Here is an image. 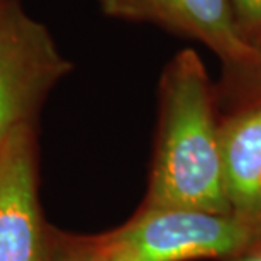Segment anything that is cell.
Wrapping results in <instances>:
<instances>
[{"label":"cell","instance_id":"obj_1","mask_svg":"<svg viewBox=\"0 0 261 261\" xmlns=\"http://www.w3.org/2000/svg\"><path fill=\"white\" fill-rule=\"evenodd\" d=\"M144 207L232 212L211 78L194 49L176 53L161 78L158 136Z\"/></svg>","mask_w":261,"mask_h":261},{"label":"cell","instance_id":"obj_2","mask_svg":"<svg viewBox=\"0 0 261 261\" xmlns=\"http://www.w3.org/2000/svg\"><path fill=\"white\" fill-rule=\"evenodd\" d=\"M102 239L112 261L224 258L261 246V217L143 205Z\"/></svg>","mask_w":261,"mask_h":261},{"label":"cell","instance_id":"obj_3","mask_svg":"<svg viewBox=\"0 0 261 261\" xmlns=\"http://www.w3.org/2000/svg\"><path fill=\"white\" fill-rule=\"evenodd\" d=\"M71 70L44 24L19 0L0 7V143L34 124L46 95Z\"/></svg>","mask_w":261,"mask_h":261},{"label":"cell","instance_id":"obj_4","mask_svg":"<svg viewBox=\"0 0 261 261\" xmlns=\"http://www.w3.org/2000/svg\"><path fill=\"white\" fill-rule=\"evenodd\" d=\"M58 234L39 202L34 124L12 130L0 143V261H56Z\"/></svg>","mask_w":261,"mask_h":261},{"label":"cell","instance_id":"obj_5","mask_svg":"<svg viewBox=\"0 0 261 261\" xmlns=\"http://www.w3.org/2000/svg\"><path fill=\"white\" fill-rule=\"evenodd\" d=\"M111 17L153 22L208 46L261 100V53L241 38L229 0H98Z\"/></svg>","mask_w":261,"mask_h":261},{"label":"cell","instance_id":"obj_6","mask_svg":"<svg viewBox=\"0 0 261 261\" xmlns=\"http://www.w3.org/2000/svg\"><path fill=\"white\" fill-rule=\"evenodd\" d=\"M219 151L232 212L261 217V100L219 124Z\"/></svg>","mask_w":261,"mask_h":261},{"label":"cell","instance_id":"obj_7","mask_svg":"<svg viewBox=\"0 0 261 261\" xmlns=\"http://www.w3.org/2000/svg\"><path fill=\"white\" fill-rule=\"evenodd\" d=\"M56 261H112L100 236H65L58 234Z\"/></svg>","mask_w":261,"mask_h":261},{"label":"cell","instance_id":"obj_8","mask_svg":"<svg viewBox=\"0 0 261 261\" xmlns=\"http://www.w3.org/2000/svg\"><path fill=\"white\" fill-rule=\"evenodd\" d=\"M241 38L261 53V0H229Z\"/></svg>","mask_w":261,"mask_h":261},{"label":"cell","instance_id":"obj_9","mask_svg":"<svg viewBox=\"0 0 261 261\" xmlns=\"http://www.w3.org/2000/svg\"><path fill=\"white\" fill-rule=\"evenodd\" d=\"M243 261H261V246L259 249L254 254H251V256H248L246 259H243Z\"/></svg>","mask_w":261,"mask_h":261},{"label":"cell","instance_id":"obj_10","mask_svg":"<svg viewBox=\"0 0 261 261\" xmlns=\"http://www.w3.org/2000/svg\"><path fill=\"white\" fill-rule=\"evenodd\" d=\"M4 4H5V0H0V7H2Z\"/></svg>","mask_w":261,"mask_h":261},{"label":"cell","instance_id":"obj_11","mask_svg":"<svg viewBox=\"0 0 261 261\" xmlns=\"http://www.w3.org/2000/svg\"><path fill=\"white\" fill-rule=\"evenodd\" d=\"M259 214H261V212H259Z\"/></svg>","mask_w":261,"mask_h":261}]
</instances>
